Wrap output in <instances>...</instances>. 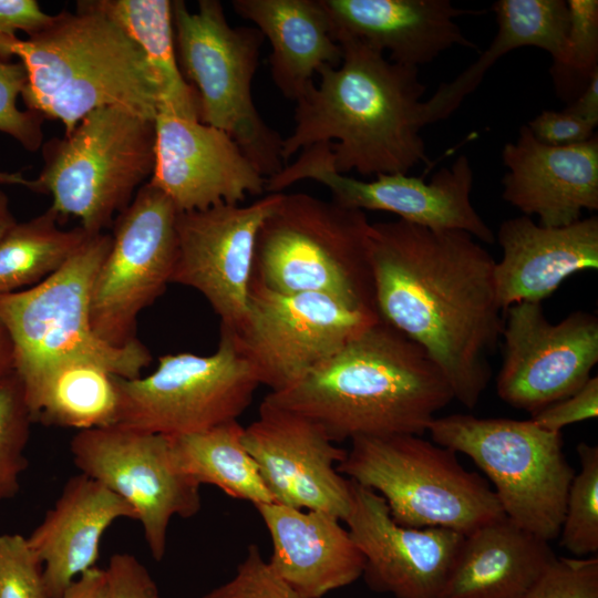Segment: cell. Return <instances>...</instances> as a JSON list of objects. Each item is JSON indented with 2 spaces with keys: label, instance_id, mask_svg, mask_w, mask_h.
Returning <instances> with one entry per match:
<instances>
[{
  "label": "cell",
  "instance_id": "6",
  "mask_svg": "<svg viewBox=\"0 0 598 598\" xmlns=\"http://www.w3.org/2000/svg\"><path fill=\"white\" fill-rule=\"evenodd\" d=\"M365 212L282 193L259 228L251 279L281 293H319L375 311Z\"/></svg>",
  "mask_w": 598,
  "mask_h": 598
},
{
  "label": "cell",
  "instance_id": "14",
  "mask_svg": "<svg viewBox=\"0 0 598 598\" xmlns=\"http://www.w3.org/2000/svg\"><path fill=\"white\" fill-rule=\"evenodd\" d=\"M70 451L80 473L134 509L157 561L165 556L172 518H189L200 511V485L177 464L168 436L114 424L78 431Z\"/></svg>",
  "mask_w": 598,
  "mask_h": 598
},
{
  "label": "cell",
  "instance_id": "26",
  "mask_svg": "<svg viewBox=\"0 0 598 598\" xmlns=\"http://www.w3.org/2000/svg\"><path fill=\"white\" fill-rule=\"evenodd\" d=\"M557 558L506 516L464 536L440 598H524Z\"/></svg>",
  "mask_w": 598,
  "mask_h": 598
},
{
  "label": "cell",
  "instance_id": "32",
  "mask_svg": "<svg viewBox=\"0 0 598 598\" xmlns=\"http://www.w3.org/2000/svg\"><path fill=\"white\" fill-rule=\"evenodd\" d=\"M50 208L17 223L0 239V295L33 287L58 271L94 234L84 228L63 229Z\"/></svg>",
  "mask_w": 598,
  "mask_h": 598
},
{
  "label": "cell",
  "instance_id": "23",
  "mask_svg": "<svg viewBox=\"0 0 598 598\" xmlns=\"http://www.w3.org/2000/svg\"><path fill=\"white\" fill-rule=\"evenodd\" d=\"M334 40L348 37L389 53V60L417 68L460 45L474 48L455 22L480 11L450 0H321Z\"/></svg>",
  "mask_w": 598,
  "mask_h": 598
},
{
  "label": "cell",
  "instance_id": "11",
  "mask_svg": "<svg viewBox=\"0 0 598 598\" xmlns=\"http://www.w3.org/2000/svg\"><path fill=\"white\" fill-rule=\"evenodd\" d=\"M117 425L165 436L202 432L237 421L260 385L249 362L220 329L209 355L189 352L159 357L146 377H115Z\"/></svg>",
  "mask_w": 598,
  "mask_h": 598
},
{
  "label": "cell",
  "instance_id": "1",
  "mask_svg": "<svg viewBox=\"0 0 598 598\" xmlns=\"http://www.w3.org/2000/svg\"><path fill=\"white\" fill-rule=\"evenodd\" d=\"M369 259L380 319L421 346L454 400L474 409L504 326L496 261L470 234L401 219L370 225Z\"/></svg>",
  "mask_w": 598,
  "mask_h": 598
},
{
  "label": "cell",
  "instance_id": "47",
  "mask_svg": "<svg viewBox=\"0 0 598 598\" xmlns=\"http://www.w3.org/2000/svg\"><path fill=\"white\" fill-rule=\"evenodd\" d=\"M10 206L9 198L3 190L0 189V239L17 224Z\"/></svg>",
  "mask_w": 598,
  "mask_h": 598
},
{
  "label": "cell",
  "instance_id": "4",
  "mask_svg": "<svg viewBox=\"0 0 598 598\" xmlns=\"http://www.w3.org/2000/svg\"><path fill=\"white\" fill-rule=\"evenodd\" d=\"M7 54L18 56L27 82L22 100L44 120L60 121L70 133L89 113L120 107L155 120L159 81L142 50L92 1L61 12L44 29L12 40Z\"/></svg>",
  "mask_w": 598,
  "mask_h": 598
},
{
  "label": "cell",
  "instance_id": "13",
  "mask_svg": "<svg viewBox=\"0 0 598 598\" xmlns=\"http://www.w3.org/2000/svg\"><path fill=\"white\" fill-rule=\"evenodd\" d=\"M177 209L150 182L120 213L91 293L94 332L112 346L136 340L140 312L171 283L176 257Z\"/></svg>",
  "mask_w": 598,
  "mask_h": 598
},
{
  "label": "cell",
  "instance_id": "20",
  "mask_svg": "<svg viewBox=\"0 0 598 598\" xmlns=\"http://www.w3.org/2000/svg\"><path fill=\"white\" fill-rule=\"evenodd\" d=\"M350 482L351 504L343 522L364 557L367 585L396 598H440L465 535L402 526L383 497Z\"/></svg>",
  "mask_w": 598,
  "mask_h": 598
},
{
  "label": "cell",
  "instance_id": "16",
  "mask_svg": "<svg viewBox=\"0 0 598 598\" xmlns=\"http://www.w3.org/2000/svg\"><path fill=\"white\" fill-rule=\"evenodd\" d=\"M501 340L497 395L532 415L578 391L598 362V318L581 310L554 323L542 302L514 303L504 310Z\"/></svg>",
  "mask_w": 598,
  "mask_h": 598
},
{
  "label": "cell",
  "instance_id": "30",
  "mask_svg": "<svg viewBox=\"0 0 598 598\" xmlns=\"http://www.w3.org/2000/svg\"><path fill=\"white\" fill-rule=\"evenodd\" d=\"M93 4L116 22L142 50L162 90L159 105L199 120L195 90L177 62L169 0H99Z\"/></svg>",
  "mask_w": 598,
  "mask_h": 598
},
{
  "label": "cell",
  "instance_id": "21",
  "mask_svg": "<svg viewBox=\"0 0 598 598\" xmlns=\"http://www.w3.org/2000/svg\"><path fill=\"white\" fill-rule=\"evenodd\" d=\"M507 172L502 197L545 227H563L598 209V137L563 146L547 145L519 128L502 151Z\"/></svg>",
  "mask_w": 598,
  "mask_h": 598
},
{
  "label": "cell",
  "instance_id": "34",
  "mask_svg": "<svg viewBox=\"0 0 598 598\" xmlns=\"http://www.w3.org/2000/svg\"><path fill=\"white\" fill-rule=\"evenodd\" d=\"M580 471L575 474L566 499L560 545L576 557L598 551V447L577 446Z\"/></svg>",
  "mask_w": 598,
  "mask_h": 598
},
{
  "label": "cell",
  "instance_id": "12",
  "mask_svg": "<svg viewBox=\"0 0 598 598\" xmlns=\"http://www.w3.org/2000/svg\"><path fill=\"white\" fill-rule=\"evenodd\" d=\"M380 319L319 293H281L250 279L247 313L225 330L260 384L282 392Z\"/></svg>",
  "mask_w": 598,
  "mask_h": 598
},
{
  "label": "cell",
  "instance_id": "2",
  "mask_svg": "<svg viewBox=\"0 0 598 598\" xmlns=\"http://www.w3.org/2000/svg\"><path fill=\"white\" fill-rule=\"evenodd\" d=\"M336 41L341 62L322 66L319 84L296 101L295 127L282 140V161L330 143L333 168L341 174H408L429 163L421 135L426 86L419 69L394 63L359 40Z\"/></svg>",
  "mask_w": 598,
  "mask_h": 598
},
{
  "label": "cell",
  "instance_id": "46",
  "mask_svg": "<svg viewBox=\"0 0 598 598\" xmlns=\"http://www.w3.org/2000/svg\"><path fill=\"white\" fill-rule=\"evenodd\" d=\"M14 371L13 343L0 318V379Z\"/></svg>",
  "mask_w": 598,
  "mask_h": 598
},
{
  "label": "cell",
  "instance_id": "35",
  "mask_svg": "<svg viewBox=\"0 0 598 598\" xmlns=\"http://www.w3.org/2000/svg\"><path fill=\"white\" fill-rule=\"evenodd\" d=\"M22 383L13 371L0 379V503L20 488L28 466L25 447L33 423Z\"/></svg>",
  "mask_w": 598,
  "mask_h": 598
},
{
  "label": "cell",
  "instance_id": "8",
  "mask_svg": "<svg viewBox=\"0 0 598 598\" xmlns=\"http://www.w3.org/2000/svg\"><path fill=\"white\" fill-rule=\"evenodd\" d=\"M337 470L383 497L402 526L467 535L505 516L485 478L465 470L454 451L420 435L355 437Z\"/></svg>",
  "mask_w": 598,
  "mask_h": 598
},
{
  "label": "cell",
  "instance_id": "41",
  "mask_svg": "<svg viewBox=\"0 0 598 598\" xmlns=\"http://www.w3.org/2000/svg\"><path fill=\"white\" fill-rule=\"evenodd\" d=\"M105 571L111 598H161L150 571L132 554L112 555Z\"/></svg>",
  "mask_w": 598,
  "mask_h": 598
},
{
  "label": "cell",
  "instance_id": "42",
  "mask_svg": "<svg viewBox=\"0 0 598 598\" xmlns=\"http://www.w3.org/2000/svg\"><path fill=\"white\" fill-rule=\"evenodd\" d=\"M526 125L536 140L553 146L582 143L596 134L595 125L566 109L561 111L544 110Z\"/></svg>",
  "mask_w": 598,
  "mask_h": 598
},
{
  "label": "cell",
  "instance_id": "15",
  "mask_svg": "<svg viewBox=\"0 0 598 598\" xmlns=\"http://www.w3.org/2000/svg\"><path fill=\"white\" fill-rule=\"evenodd\" d=\"M302 179L324 185L334 202L349 208L392 213L403 221L435 230L463 231L484 244L495 240L493 230L472 204L474 173L466 155L440 168L430 182L403 173L361 181L334 171L330 143H319L302 150L293 163L268 178L265 192L282 193Z\"/></svg>",
  "mask_w": 598,
  "mask_h": 598
},
{
  "label": "cell",
  "instance_id": "43",
  "mask_svg": "<svg viewBox=\"0 0 598 598\" xmlns=\"http://www.w3.org/2000/svg\"><path fill=\"white\" fill-rule=\"evenodd\" d=\"M54 16L44 12L35 0H0V61H10L7 48L19 31L27 35L35 33L49 25Z\"/></svg>",
  "mask_w": 598,
  "mask_h": 598
},
{
  "label": "cell",
  "instance_id": "17",
  "mask_svg": "<svg viewBox=\"0 0 598 598\" xmlns=\"http://www.w3.org/2000/svg\"><path fill=\"white\" fill-rule=\"evenodd\" d=\"M281 197L274 193L247 206L219 204L177 214L171 283L203 295L220 328L233 331L245 320L257 234Z\"/></svg>",
  "mask_w": 598,
  "mask_h": 598
},
{
  "label": "cell",
  "instance_id": "22",
  "mask_svg": "<svg viewBox=\"0 0 598 598\" xmlns=\"http://www.w3.org/2000/svg\"><path fill=\"white\" fill-rule=\"evenodd\" d=\"M502 258L494 279L503 311L517 302H542L574 274L598 268V217L545 227L532 217L504 220L496 235Z\"/></svg>",
  "mask_w": 598,
  "mask_h": 598
},
{
  "label": "cell",
  "instance_id": "19",
  "mask_svg": "<svg viewBox=\"0 0 598 598\" xmlns=\"http://www.w3.org/2000/svg\"><path fill=\"white\" fill-rule=\"evenodd\" d=\"M155 161L150 183L178 213L239 205L265 192L266 178L224 131L159 105L154 120Z\"/></svg>",
  "mask_w": 598,
  "mask_h": 598
},
{
  "label": "cell",
  "instance_id": "44",
  "mask_svg": "<svg viewBox=\"0 0 598 598\" xmlns=\"http://www.w3.org/2000/svg\"><path fill=\"white\" fill-rule=\"evenodd\" d=\"M62 598H111L105 569L96 566L79 576Z\"/></svg>",
  "mask_w": 598,
  "mask_h": 598
},
{
  "label": "cell",
  "instance_id": "25",
  "mask_svg": "<svg viewBox=\"0 0 598 598\" xmlns=\"http://www.w3.org/2000/svg\"><path fill=\"white\" fill-rule=\"evenodd\" d=\"M122 518L136 520L122 497L82 473L68 480L53 507L27 537L43 566L51 598H62L79 576L95 567L103 535Z\"/></svg>",
  "mask_w": 598,
  "mask_h": 598
},
{
  "label": "cell",
  "instance_id": "27",
  "mask_svg": "<svg viewBox=\"0 0 598 598\" xmlns=\"http://www.w3.org/2000/svg\"><path fill=\"white\" fill-rule=\"evenodd\" d=\"M231 6L270 42V74L283 96L297 101L322 66L340 64L342 50L321 0H234Z\"/></svg>",
  "mask_w": 598,
  "mask_h": 598
},
{
  "label": "cell",
  "instance_id": "10",
  "mask_svg": "<svg viewBox=\"0 0 598 598\" xmlns=\"http://www.w3.org/2000/svg\"><path fill=\"white\" fill-rule=\"evenodd\" d=\"M427 432L484 472L507 518L548 543L558 538L575 476L560 432L532 420L461 413L435 417Z\"/></svg>",
  "mask_w": 598,
  "mask_h": 598
},
{
  "label": "cell",
  "instance_id": "18",
  "mask_svg": "<svg viewBox=\"0 0 598 598\" xmlns=\"http://www.w3.org/2000/svg\"><path fill=\"white\" fill-rule=\"evenodd\" d=\"M243 442L272 503L324 512L343 522L351 482L337 465L347 450L337 446L318 423L264 399L258 417L244 427Z\"/></svg>",
  "mask_w": 598,
  "mask_h": 598
},
{
  "label": "cell",
  "instance_id": "45",
  "mask_svg": "<svg viewBox=\"0 0 598 598\" xmlns=\"http://www.w3.org/2000/svg\"><path fill=\"white\" fill-rule=\"evenodd\" d=\"M581 120L598 125V70L590 76L585 89L566 107Z\"/></svg>",
  "mask_w": 598,
  "mask_h": 598
},
{
  "label": "cell",
  "instance_id": "39",
  "mask_svg": "<svg viewBox=\"0 0 598 598\" xmlns=\"http://www.w3.org/2000/svg\"><path fill=\"white\" fill-rule=\"evenodd\" d=\"M524 598H598V558L557 557Z\"/></svg>",
  "mask_w": 598,
  "mask_h": 598
},
{
  "label": "cell",
  "instance_id": "5",
  "mask_svg": "<svg viewBox=\"0 0 598 598\" xmlns=\"http://www.w3.org/2000/svg\"><path fill=\"white\" fill-rule=\"evenodd\" d=\"M111 241L109 234L91 235L43 281L0 295V318L13 343L14 372L30 411L51 377L68 364L95 363L116 377L134 379L152 361L137 339L112 346L93 330L92 287Z\"/></svg>",
  "mask_w": 598,
  "mask_h": 598
},
{
  "label": "cell",
  "instance_id": "31",
  "mask_svg": "<svg viewBox=\"0 0 598 598\" xmlns=\"http://www.w3.org/2000/svg\"><path fill=\"white\" fill-rule=\"evenodd\" d=\"M115 377L90 362L61 368L33 406V421L78 431L116 424L120 398Z\"/></svg>",
  "mask_w": 598,
  "mask_h": 598
},
{
  "label": "cell",
  "instance_id": "28",
  "mask_svg": "<svg viewBox=\"0 0 598 598\" xmlns=\"http://www.w3.org/2000/svg\"><path fill=\"white\" fill-rule=\"evenodd\" d=\"M497 32L480 58L448 83H442L424 101V120L430 125L450 117L482 82L492 65L508 52L535 47L546 51L553 64L559 62L569 24L565 0H498L492 6Z\"/></svg>",
  "mask_w": 598,
  "mask_h": 598
},
{
  "label": "cell",
  "instance_id": "33",
  "mask_svg": "<svg viewBox=\"0 0 598 598\" xmlns=\"http://www.w3.org/2000/svg\"><path fill=\"white\" fill-rule=\"evenodd\" d=\"M569 24L565 48L550 74L557 94L574 100L598 70V1L568 0Z\"/></svg>",
  "mask_w": 598,
  "mask_h": 598
},
{
  "label": "cell",
  "instance_id": "38",
  "mask_svg": "<svg viewBox=\"0 0 598 598\" xmlns=\"http://www.w3.org/2000/svg\"><path fill=\"white\" fill-rule=\"evenodd\" d=\"M202 598H305L280 578L265 560L259 547H247L231 579L209 590Z\"/></svg>",
  "mask_w": 598,
  "mask_h": 598
},
{
  "label": "cell",
  "instance_id": "40",
  "mask_svg": "<svg viewBox=\"0 0 598 598\" xmlns=\"http://www.w3.org/2000/svg\"><path fill=\"white\" fill-rule=\"evenodd\" d=\"M598 416V378L591 377L574 394L547 405L530 420L550 432Z\"/></svg>",
  "mask_w": 598,
  "mask_h": 598
},
{
  "label": "cell",
  "instance_id": "3",
  "mask_svg": "<svg viewBox=\"0 0 598 598\" xmlns=\"http://www.w3.org/2000/svg\"><path fill=\"white\" fill-rule=\"evenodd\" d=\"M265 400L311 419L340 443L422 436L454 395L425 350L379 319L298 383Z\"/></svg>",
  "mask_w": 598,
  "mask_h": 598
},
{
  "label": "cell",
  "instance_id": "7",
  "mask_svg": "<svg viewBox=\"0 0 598 598\" xmlns=\"http://www.w3.org/2000/svg\"><path fill=\"white\" fill-rule=\"evenodd\" d=\"M42 154L38 177L0 171V184L49 194L50 209L59 217L73 216L86 231L100 234L152 176L154 121L120 107H101L63 137L45 143Z\"/></svg>",
  "mask_w": 598,
  "mask_h": 598
},
{
  "label": "cell",
  "instance_id": "24",
  "mask_svg": "<svg viewBox=\"0 0 598 598\" xmlns=\"http://www.w3.org/2000/svg\"><path fill=\"white\" fill-rule=\"evenodd\" d=\"M271 540L270 567L305 598L359 579L364 557L338 517L277 503L255 506Z\"/></svg>",
  "mask_w": 598,
  "mask_h": 598
},
{
  "label": "cell",
  "instance_id": "29",
  "mask_svg": "<svg viewBox=\"0 0 598 598\" xmlns=\"http://www.w3.org/2000/svg\"><path fill=\"white\" fill-rule=\"evenodd\" d=\"M238 421L179 436H168L182 471L199 485L208 484L227 496L254 506L272 503L259 468L243 442Z\"/></svg>",
  "mask_w": 598,
  "mask_h": 598
},
{
  "label": "cell",
  "instance_id": "9",
  "mask_svg": "<svg viewBox=\"0 0 598 598\" xmlns=\"http://www.w3.org/2000/svg\"><path fill=\"white\" fill-rule=\"evenodd\" d=\"M172 16L178 66L196 92L199 121L227 133L266 181L275 176L286 165L283 138L262 120L251 95L262 33L231 27L216 0L198 1L195 12L172 1Z\"/></svg>",
  "mask_w": 598,
  "mask_h": 598
},
{
  "label": "cell",
  "instance_id": "37",
  "mask_svg": "<svg viewBox=\"0 0 598 598\" xmlns=\"http://www.w3.org/2000/svg\"><path fill=\"white\" fill-rule=\"evenodd\" d=\"M27 82L21 62L0 61V132L10 135L25 150L37 151L43 140V117L38 113L21 111L17 101Z\"/></svg>",
  "mask_w": 598,
  "mask_h": 598
},
{
  "label": "cell",
  "instance_id": "36",
  "mask_svg": "<svg viewBox=\"0 0 598 598\" xmlns=\"http://www.w3.org/2000/svg\"><path fill=\"white\" fill-rule=\"evenodd\" d=\"M0 598H51L27 537L0 535Z\"/></svg>",
  "mask_w": 598,
  "mask_h": 598
}]
</instances>
